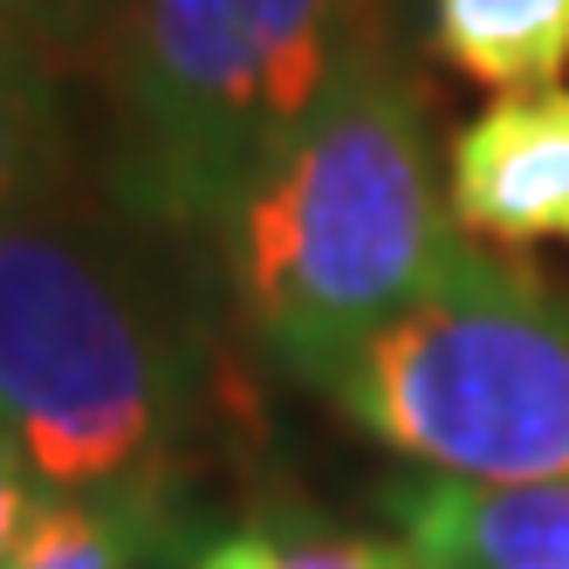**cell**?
Returning a JSON list of instances; mask_svg holds the SVG:
<instances>
[{
	"mask_svg": "<svg viewBox=\"0 0 569 569\" xmlns=\"http://www.w3.org/2000/svg\"><path fill=\"white\" fill-rule=\"evenodd\" d=\"M138 233L76 199L0 220V439L42 495L172 542L199 343Z\"/></svg>",
	"mask_w": 569,
	"mask_h": 569,
	"instance_id": "cell-1",
	"label": "cell"
},
{
	"mask_svg": "<svg viewBox=\"0 0 569 569\" xmlns=\"http://www.w3.org/2000/svg\"><path fill=\"white\" fill-rule=\"evenodd\" d=\"M220 289L281 371L322 385L453 261L426 103L378 42L207 233Z\"/></svg>",
	"mask_w": 569,
	"mask_h": 569,
	"instance_id": "cell-2",
	"label": "cell"
},
{
	"mask_svg": "<svg viewBox=\"0 0 569 569\" xmlns=\"http://www.w3.org/2000/svg\"><path fill=\"white\" fill-rule=\"evenodd\" d=\"M378 42L371 0H117L97 34L117 213L144 233H213Z\"/></svg>",
	"mask_w": 569,
	"mask_h": 569,
	"instance_id": "cell-3",
	"label": "cell"
},
{
	"mask_svg": "<svg viewBox=\"0 0 569 569\" xmlns=\"http://www.w3.org/2000/svg\"><path fill=\"white\" fill-rule=\"evenodd\" d=\"M412 473L569 480V296L460 233L426 296L316 385Z\"/></svg>",
	"mask_w": 569,
	"mask_h": 569,
	"instance_id": "cell-4",
	"label": "cell"
},
{
	"mask_svg": "<svg viewBox=\"0 0 569 569\" xmlns=\"http://www.w3.org/2000/svg\"><path fill=\"white\" fill-rule=\"evenodd\" d=\"M446 213L487 254L569 248V90L495 97L446 144Z\"/></svg>",
	"mask_w": 569,
	"mask_h": 569,
	"instance_id": "cell-5",
	"label": "cell"
},
{
	"mask_svg": "<svg viewBox=\"0 0 569 569\" xmlns=\"http://www.w3.org/2000/svg\"><path fill=\"white\" fill-rule=\"evenodd\" d=\"M378 508L419 569H569V480L480 487L398 473Z\"/></svg>",
	"mask_w": 569,
	"mask_h": 569,
	"instance_id": "cell-6",
	"label": "cell"
},
{
	"mask_svg": "<svg viewBox=\"0 0 569 569\" xmlns=\"http://www.w3.org/2000/svg\"><path fill=\"white\" fill-rule=\"evenodd\" d=\"M76 192V117L56 76V42L0 14V220Z\"/></svg>",
	"mask_w": 569,
	"mask_h": 569,
	"instance_id": "cell-7",
	"label": "cell"
},
{
	"mask_svg": "<svg viewBox=\"0 0 569 569\" xmlns=\"http://www.w3.org/2000/svg\"><path fill=\"white\" fill-rule=\"evenodd\" d=\"M426 42L446 69H460L480 90H562L569 0H426Z\"/></svg>",
	"mask_w": 569,
	"mask_h": 569,
	"instance_id": "cell-8",
	"label": "cell"
},
{
	"mask_svg": "<svg viewBox=\"0 0 569 569\" xmlns=\"http://www.w3.org/2000/svg\"><path fill=\"white\" fill-rule=\"evenodd\" d=\"M151 549H166V536L117 508H90V501H56L42 495L28 536L14 542L8 569H138Z\"/></svg>",
	"mask_w": 569,
	"mask_h": 569,
	"instance_id": "cell-9",
	"label": "cell"
},
{
	"mask_svg": "<svg viewBox=\"0 0 569 569\" xmlns=\"http://www.w3.org/2000/svg\"><path fill=\"white\" fill-rule=\"evenodd\" d=\"M261 528L281 549V569H419V556L398 536H357V528L316 521V515H274Z\"/></svg>",
	"mask_w": 569,
	"mask_h": 569,
	"instance_id": "cell-10",
	"label": "cell"
},
{
	"mask_svg": "<svg viewBox=\"0 0 569 569\" xmlns=\"http://www.w3.org/2000/svg\"><path fill=\"white\" fill-rule=\"evenodd\" d=\"M28 28L56 49H76V42H97L103 21L117 14V0H21Z\"/></svg>",
	"mask_w": 569,
	"mask_h": 569,
	"instance_id": "cell-11",
	"label": "cell"
},
{
	"mask_svg": "<svg viewBox=\"0 0 569 569\" xmlns=\"http://www.w3.org/2000/svg\"><path fill=\"white\" fill-rule=\"evenodd\" d=\"M34 508H42V487L28 480V467L8 453V439H0V569H8V556H14V542L28 536V521H34Z\"/></svg>",
	"mask_w": 569,
	"mask_h": 569,
	"instance_id": "cell-12",
	"label": "cell"
},
{
	"mask_svg": "<svg viewBox=\"0 0 569 569\" xmlns=\"http://www.w3.org/2000/svg\"><path fill=\"white\" fill-rule=\"evenodd\" d=\"M192 569H281V549H274L268 528L254 521V528H227V536L199 542Z\"/></svg>",
	"mask_w": 569,
	"mask_h": 569,
	"instance_id": "cell-13",
	"label": "cell"
},
{
	"mask_svg": "<svg viewBox=\"0 0 569 569\" xmlns=\"http://www.w3.org/2000/svg\"><path fill=\"white\" fill-rule=\"evenodd\" d=\"M0 14H14V21H28V14H21V0H0Z\"/></svg>",
	"mask_w": 569,
	"mask_h": 569,
	"instance_id": "cell-14",
	"label": "cell"
}]
</instances>
